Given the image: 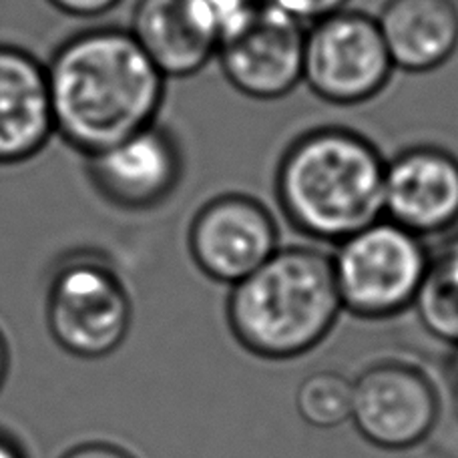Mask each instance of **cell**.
Here are the masks:
<instances>
[{
    "instance_id": "obj_18",
    "label": "cell",
    "mask_w": 458,
    "mask_h": 458,
    "mask_svg": "<svg viewBox=\"0 0 458 458\" xmlns=\"http://www.w3.org/2000/svg\"><path fill=\"white\" fill-rule=\"evenodd\" d=\"M266 3L280 8V11L308 27V24L320 21L324 16L348 8L350 0H266Z\"/></svg>"
},
{
    "instance_id": "obj_8",
    "label": "cell",
    "mask_w": 458,
    "mask_h": 458,
    "mask_svg": "<svg viewBox=\"0 0 458 458\" xmlns=\"http://www.w3.org/2000/svg\"><path fill=\"white\" fill-rule=\"evenodd\" d=\"M187 248L201 274L232 288L280 250V232L264 201L229 191L195 211Z\"/></svg>"
},
{
    "instance_id": "obj_1",
    "label": "cell",
    "mask_w": 458,
    "mask_h": 458,
    "mask_svg": "<svg viewBox=\"0 0 458 458\" xmlns=\"http://www.w3.org/2000/svg\"><path fill=\"white\" fill-rule=\"evenodd\" d=\"M55 135L89 157L157 123L167 79L127 29H87L45 63Z\"/></svg>"
},
{
    "instance_id": "obj_15",
    "label": "cell",
    "mask_w": 458,
    "mask_h": 458,
    "mask_svg": "<svg viewBox=\"0 0 458 458\" xmlns=\"http://www.w3.org/2000/svg\"><path fill=\"white\" fill-rule=\"evenodd\" d=\"M412 308L432 338L458 348V237L430 253Z\"/></svg>"
},
{
    "instance_id": "obj_4",
    "label": "cell",
    "mask_w": 458,
    "mask_h": 458,
    "mask_svg": "<svg viewBox=\"0 0 458 458\" xmlns=\"http://www.w3.org/2000/svg\"><path fill=\"white\" fill-rule=\"evenodd\" d=\"M430 251L424 240L386 217L338 243L334 282L344 312L362 320H388L414 306Z\"/></svg>"
},
{
    "instance_id": "obj_13",
    "label": "cell",
    "mask_w": 458,
    "mask_h": 458,
    "mask_svg": "<svg viewBox=\"0 0 458 458\" xmlns=\"http://www.w3.org/2000/svg\"><path fill=\"white\" fill-rule=\"evenodd\" d=\"M374 16L396 71L427 75L458 51L456 0H384Z\"/></svg>"
},
{
    "instance_id": "obj_6",
    "label": "cell",
    "mask_w": 458,
    "mask_h": 458,
    "mask_svg": "<svg viewBox=\"0 0 458 458\" xmlns=\"http://www.w3.org/2000/svg\"><path fill=\"white\" fill-rule=\"evenodd\" d=\"M47 324L55 342L69 354L105 358L129 336L133 301L111 264L79 256L53 274L47 292Z\"/></svg>"
},
{
    "instance_id": "obj_10",
    "label": "cell",
    "mask_w": 458,
    "mask_h": 458,
    "mask_svg": "<svg viewBox=\"0 0 458 458\" xmlns=\"http://www.w3.org/2000/svg\"><path fill=\"white\" fill-rule=\"evenodd\" d=\"M85 159L95 190L113 206L129 211L165 203L182 183L185 169L177 137L159 123Z\"/></svg>"
},
{
    "instance_id": "obj_2",
    "label": "cell",
    "mask_w": 458,
    "mask_h": 458,
    "mask_svg": "<svg viewBox=\"0 0 458 458\" xmlns=\"http://www.w3.org/2000/svg\"><path fill=\"white\" fill-rule=\"evenodd\" d=\"M384 171L386 159L366 135L314 127L285 147L274 193L293 229L338 245L384 217Z\"/></svg>"
},
{
    "instance_id": "obj_3",
    "label": "cell",
    "mask_w": 458,
    "mask_h": 458,
    "mask_svg": "<svg viewBox=\"0 0 458 458\" xmlns=\"http://www.w3.org/2000/svg\"><path fill=\"white\" fill-rule=\"evenodd\" d=\"M344 312L332 256L304 245L280 248L229 290L227 326L261 360H293L330 336Z\"/></svg>"
},
{
    "instance_id": "obj_5",
    "label": "cell",
    "mask_w": 458,
    "mask_h": 458,
    "mask_svg": "<svg viewBox=\"0 0 458 458\" xmlns=\"http://www.w3.org/2000/svg\"><path fill=\"white\" fill-rule=\"evenodd\" d=\"M394 72L374 14L348 6L306 27L301 83L320 101L364 105L388 87Z\"/></svg>"
},
{
    "instance_id": "obj_12",
    "label": "cell",
    "mask_w": 458,
    "mask_h": 458,
    "mask_svg": "<svg viewBox=\"0 0 458 458\" xmlns=\"http://www.w3.org/2000/svg\"><path fill=\"white\" fill-rule=\"evenodd\" d=\"M53 135L45 63L27 48L0 45V165L32 159Z\"/></svg>"
},
{
    "instance_id": "obj_14",
    "label": "cell",
    "mask_w": 458,
    "mask_h": 458,
    "mask_svg": "<svg viewBox=\"0 0 458 458\" xmlns=\"http://www.w3.org/2000/svg\"><path fill=\"white\" fill-rule=\"evenodd\" d=\"M127 30L165 79L199 75L217 55L190 0H137Z\"/></svg>"
},
{
    "instance_id": "obj_9",
    "label": "cell",
    "mask_w": 458,
    "mask_h": 458,
    "mask_svg": "<svg viewBox=\"0 0 458 458\" xmlns=\"http://www.w3.org/2000/svg\"><path fill=\"white\" fill-rule=\"evenodd\" d=\"M306 24L269 3L225 38L216 59L237 93L253 101H277L301 85Z\"/></svg>"
},
{
    "instance_id": "obj_19",
    "label": "cell",
    "mask_w": 458,
    "mask_h": 458,
    "mask_svg": "<svg viewBox=\"0 0 458 458\" xmlns=\"http://www.w3.org/2000/svg\"><path fill=\"white\" fill-rule=\"evenodd\" d=\"M48 4L63 14L75 19H97L111 13L121 4V0H47Z\"/></svg>"
},
{
    "instance_id": "obj_23",
    "label": "cell",
    "mask_w": 458,
    "mask_h": 458,
    "mask_svg": "<svg viewBox=\"0 0 458 458\" xmlns=\"http://www.w3.org/2000/svg\"><path fill=\"white\" fill-rule=\"evenodd\" d=\"M451 388H453L454 412L458 416V348H454V354L451 360Z\"/></svg>"
},
{
    "instance_id": "obj_20",
    "label": "cell",
    "mask_w": 458,
    "mask_h": 458,
    "mask_svg": "<svg viewBox=\"0 0 458 458\" xmlns=\"http://www.w3.org/2000/svg\"><path fill=\"white\" fill-rule=\"evenodd\" d=\"M61 458H135V456L117 445L87 443V445H79L75 448H71V451L67 454H63Z\"/></svg>"
},
{
    "instance_id": "obj_17",
    "label": "cell",
    "mask_w": 458,
    "mask_h": 458,
    "mask_svg": "<svg viewBox=\"0 0 458 458\" xmlns=\"http://www.w3.org/2000/svg\"><path fill=\"white\" fill-rule=\"evenodd\" d=\"M190 3L219 48L225 38L240 30L258 13L264 0H190Z\"/></svg>"
},
{
    "instance_id": "obj_11",
    "label": "cell",
    "mask_w": 458,
    "mask_h": 458,
    "mask_svg": "<svg viewBox=\"0 0 458 458\" xmlns=\"http://www.w3.org/2000/svg\"><path fill=\"white\" fill-rule=\"evenodd\" d=\"M384 217L419 237L443 235L458 224V157L420 143L386 159Z\"/></svg>"
},
{
    "instance_id": "obj_16",
    "label": "cell",
    "mask_w": 458,
    "mask_h": 458,
    "mask_svg": "<svg viewBox=\"0 0 458 458\" xmlns=\"http://www.w3.org/2000/svg\"><path fill=\"white\" fill-rule=\"evenodd\" d=\"M293 403L308 427L334 430L352 416V380L334 370L314 372L300 382Z\"/></svg>"
},
{
    "instance_id": "obj_21",
    "label": "cell",
    "mask_w": 458,
    "mask_h": 458,
    "mask_svg": "<svg viewBox=\"0 0 458 458\" xmlns=\"http://www.w3.org/2000/svg\"><path fill=\"white\" fill-rule=\"evenodd\" d=\"M0 458H27V454L13 437L0 432Z\"/></svg>"
},
{
    "instance_id": "obj_22",
    "label": "cell",
    "mask_w": 458,
    "mask_h": 458,
    "mask_svg": "<svg viewBox=\"0 0 458 458\" xmlns=\"http://www.w3.org/2000/svg\"><path fill=\"white\" fill-rule=\"evenodd\" d=\"M8 364H11V354H8L6 340L3 336V332H0V388L4 386V380L8 376Z\"/></svg>"
},
{
    "instance_id": "obj_7",
    "label": "cell",
    "mask_w": 458,
    "mask_h": 458,
    "mask_svg": "<svg viewBox=\"0 0 458 458\" xmlns=\"http://www.w3.org/2000/svg\"><path fill=\"white\" fill-rule=\"evenodd\" d=\"M440 416L437 386L420 368L386 360L352 380V416L358 435L382 451H411L435 430Z\"/></svg>"
}]
</instances>
